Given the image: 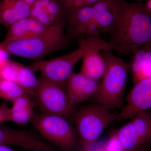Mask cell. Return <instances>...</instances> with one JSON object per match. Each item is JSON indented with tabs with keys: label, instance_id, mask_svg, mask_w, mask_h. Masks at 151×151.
Listing matches in <instances>:
<instances>
[{
	"label": "cell",
	"instance_id": "obj_1",
	"mask_svg": "<svg viewBox=\"0 0 151 151\" xmlns=\"http://www.w3.org/2000/svg\"><path fill=\"white\" fill-rule=\"evenodd\" d=\"M121 10L110 32L113 50L132 52L151 41V14L145 4L121 0Z\"/></svg>",
	"mask_w": 151,
	"mask_h": 151
},
{
	"label": "cell",
	"instance_id": "obj_2",
	"mask_svg": "<svg viewBox=\"0 0 151 151\" xmlns=\"http://www.w3.org/2000/svg\"><path fill=\"white\" fill-rule=\"evenodd\" d=\"M63 16L56 20L43 32L32 37L1 42L9 52L24 58L39 60L53 52L66 48L70 39L64 32Z\"/></svg>",
	"mask_w": 151,
	"mask_h": 151
},
{
	"label": "cell",
	"instance_id": "obj_3",
	"mask_svg": "<svg viewBox=\"0 0 151 151\" xmlns=\"http://www.w3.org/2000/svg\"><path fill=\"white\" fill-rule=\"evenodd\" d=\"M106 63V70L100 81L94 101L112 110L124 108V96L129 73V64L113 53L111 50H101Z\"/></svg>",
	"mask_w": 151,
	"mask_h": 151
},
{
	"label": "cell",
	"instance_id": "obj_4",
	"mask_svg": "<svg viewBox=\"0 0 151 151\" xmlns=\"http://www.w3.org/2000/svg\"><path fill=\"white\" fill-rule=\"evenodd\" d=\"M78 47L68 54L49 60H38L33 63L32 69L39 70L41 76L50 81L63 84L73 73V68L89 49L97 46L111 49L108 42L99 35L82 36L77 38Z\"/></svg>",
	"mask_w": 151,
	"mask_h": 151
},
{
	"label": "cell",
	"instance_id": "obj_5",
	"mask_svg": "<svg viewBox=\"0 0 151 151\" xmlns=\"http://www.w3.org/2000/svg\"><path fill=\"white\" fill-rule=\"evenodd\" d=\"M96 104L79 108L74 113L76 132L83 151H91L104 130L116 121L117 115Z\"/></svg>",
	"mask_w": 151,
	"mask_h": 151
},
{
	"label": "cell",
	"instance_id": "obj_6",
	"mask_svg": "<svg viewBox=\"0 0 151 151\" xmlns=\"http://www.w3.org/2000/svg\"><path fill=\"white\" fill-rule=\"evenodd\" d=\"M31 122L43 137L63 151H72L77 145V133L67 118L42 113Z\"/></svg>",
	"mask_w": 151,
	"mask_h": 151
},
{
	"label": "cell",
	"instance_id": "obj_7",
	"mask_svg": "<svg viewBox=\"0 0 151 151\" xmlns=\"http://www.w3.org/2000/svg\"><path fill=\"white\" fill-rule=\"evenodd\" d=\"M33 94L42 113L67 118L75 111L76 107L70 103L63 84L41 76Z\"/></svg>",
	"mask_w": 151,
	"mask_h": 151
},
{
	"label": "cell",
	"instance_id": "obj_8",
	"mask_svg": "<svg viewBox=\"0 0 151 151\" xmlns=\"http://www.w3.org/2000/svg\"><path fill=\"white\" fill-rule=\"evenodd\" d=\"M121 0H101L92 5L93 19L83 36L111 32L121 10Z\"/></svg>",
	"mask_w": 151,
	"mask_h": 151
},
{
	"label": "cell",
	"instance_id": "obj_9",
	"mask_svg": "<svg viewBox=\"0 0 151 151\" xmlns=\"http://www.w3.org/2000/svg\"><path fill=\"white\" fill-rule=\"evenodd\" d=\"M14 146L33 151H54L29 130L17 129L0 124V146Z\"/></svg>",
	"mask_w": 151,
	"mask_h": 151
},
{
	"label": "cell",
	"instance_id": "obj_10",
	"mask_svg": "<svg viewBox=\"0 0 151 151\" xmlns=\"http://www.w3.org/2000/svg\"><path fill=\"white\" fill-rule=\"evenodd\" d=\"M127 104L117 115L116 121L132 119L142 111L151 108V77L141 80L134 86L127 96Z\"/></svg>",
	"mask_w": 151,
	"mask_h": 151
},
{
	"label": "cell",
	"instance_id": "obj_11",
	"mask_svg": "<svg viewBox=\"0 0 151 151\" xmlns=\"http://www.w3.org/2000/svg\"><path fill=\"white\" fill-rule=\"evenodd\" d=\"M100 81L88 78L81 73L73 72L68 79L66 90L70 103L74 107L94 97Z\"/></svg>",
	"mask_w": 151,
	"mask_h": 151
},
{
	"label": "cell",
	"instance_id": "obj_12",
	"mask_svg": "<svg viewBox=\"0 0 151 151\" xmlns=\"http://www.w3.org/2000/svg\"><path fill=\"white\" fill-rule=\"evenodd\" d=\"M129 64V73L134 84L151 77V41L135 49Z\"/></svg>",
	"mask_w": 151,
	"mask_h": 151
},
{
	"label": "cell",
	"instance_id": "obj_13",
	"mask_svg": "<svg viewBox=\"0 0 151 151\" xmlns=\"http://www.w3.org/2000/svg\"><path fill=\"white\" fill-rule=\"evenodd\" d=\"M48 27L32 17L24 18L14 23L8 28L4 41L7 42L32 37L43 32Z\"/></svg>",
	"mask_w": 151,
	"mask_h": 151
},
{
	"label": "cell",
	"instance_id": "obj_14",
	"mask_svg": "<svg viewBox=\"0 0 151 151\" xmlns=\"http://www.w3.org/2000/svg\"><path fill=\"white\" fill-rule=\"evenodd\" d=\"M31 16V6L24 0H1L0 24L8 28L21 19Z\"/></svg>",
	"mask_w": 151,
	"mask_h": 151
},
{
	"label": "cell",
	"instance_id": "obj_15",
	"mask_svg": "<svg viewBox=\"0 0 151 151\" xmlns=\"http://www.w3.org/2000/svg\"><path fill=\"white\" fill-rule=\"evenodd\" d=\"M99 47H93L85 52L82 58L80 73L88 78L100 81L106 70V63Z\"/></svg>",
	"mask_w": 151,
	"mask_h": 151
},
{
	"label": "cell",
	"instance_id": "obj_16",
	"mask_svg": "<svg viewBox=\"0 0 151 151\" xmlns=\"http://www.w3.org/2000/svg\"><path fill=\"white\" fill-rule=\"evenodd\" d=\"M10 108L9 122L19 125H24L31 122L35 114L32 102L28 95L19 97L12 102Z\"/></svg>",
	"mask_w": 151,
	"mask_h": 151
},
{
	"label": "cell",
	"instance_id": "obj_17",
	"mask_svg": "<svg viewBox=\"0 0 151 151\" xmlns=\"http://www.w3.org/2000/svg\"><path fill=\"white\" fill-rule=\"evenodd\" d=\"M115 131L126 151L147 145L143 144L132 121Z\"/></svg>",
	"mask_w": 151,
	"mask_h": 151
},
{
	"label": "cell",
	"instance_id": "obj_18",
	"mask_svg": "<svg viewBox=\"0 0 151 151\" xmlns=\"http://www.w3.org/2000/svg\"><path fill=\"white\" fill-rule=\"evenodd\" d=\"M141 141L144 145L151 143V112L149 110L138 113L132 118Z\"/></svg>",
	"mask_w": 151,
	"mask_h": 151
},
{
	"label": "cell",
	"instance_id": "obj_19",
	"mask_svg": "<svg viewBox=\"0 0 151 151\" xmlns=\"http://www.w3.org/2000/svg\"><path fill=\"white\" fill-rule=\"evenodd\" d=\"M17 82L29 95L33 94L37 86L38 78H37L31 68L18 63Z\"/></svg>",
	"mask_w": 151,
	"mask_h": 151
},
{
	"label": "cell",
	"instance_id": "obj_20",
	"mask_svg": "<svg viewBox=\"0 0 151 151\" xmlns=\"http://www.w3.org/2000/svg\"><path fill=\"white\" fill-rule=\"evenodd\" d=\"M25 95L28 94L17 82L2 79L0 82V98L13 102Z\"/></svg>",
	"mask_w": 151,
	"mask_h": 151
},
{
	"label": "cell",
	"instance_id": "obj_21",
	"mask_svg": "<svg viewBox=\"0 0 151 151\" xmlns=\"http://www.w3.org/2000/svg\"><path fill=\"white\" fill-rule=\"evenodd\" d=\"M18 65V63L9 60L0 66V77L2 80L17 82Z\"/></svg>",
	"mask_w": 151,
	"mask_h": 151
},
{
	"label": "cell",
	"instance_id": "obj_22",
	"mask_svg": "<svg viewBox=\"0 0 151 151\" xmlns=\"http://www.w3.org/2000/svg\"><path fill=\"white\" fill-rule=\"evenodd\" d=\"M101 0H57L64 13L67 11L91 6Z\"/></svg>",
	"mask_w": 151,
	"mask_h": 151
},
{
	"label": "cell",
	"instance_id": "obj_23",
	"mask_svg": "<svg viewBox=\"0 0 151 151\" xmlns=\"http://www.w3.org/2000/svg\"><path fill=\"white\" fill-rule=\"evenodd\" d=\"M104 151H127L114 131L107 142L103 145Z\"/></svg>",
	"mask_w": 151,
	"mask_h": 151
},
{
	"label": "cell",
	"instance_id": "obj_24",
	"mask_svg": "<svg viewBox=\"0 0 151 151\" xmlns=\"http://www.w3.org/2000/svg\"><path fill=\"white\" fill-rule=\"evenodd\" d=\"M10 108L6 102L0 105V124L9 122Z\"/></svg>",
	"mask_w": 151,
	"mask_h": 151
},
{
	"label": "cell",
	"instance_id": "obj_25",
	"mask_svg": "<svg viewBox=\"0 0 151 151\" xmlns=\"http://www.w3.org/2000/svg\"><path fill=\"white\" fill-rule=\"evenodd\" d=\"M9 53L0 44V66L9 60Z\"/></svg>",
	"mask_w": 151,
	"mask_h": 151
},
{
	"label": "cell",
	"instance_id": "obj_26",
	"mask_svg": "<svg viewBox=\"0 0 151 151\" xmlns=\"http://www.w3.org/2000/svg\"><path fill=\"white\" fill-rule=\"evenodd\" d=\"M148 149V145L142 146L138 148L134 149V150H131L127 151H147Z\"/></svg>",
	"mask_w": 151,
	"mask_h": 151
},
{
	"label": "cell",
	"instance_id": "obj_27",
	"mask_svg": "<svg viewBox=\"0 0 151 151\" xmlns=\"http://www.w3.org/2000/svg\"><path fill=\"white\" fill-rule=\"evenodd\" d=\"M0 151H14L11 148L9 147L8 146H0Z\"/></svg>",
	"mask_w": 151,
	"mask_h": 151
},
{
	"label": "cell",
	"instance_id": "obj_28",
	"mask_svg": "<svg viewBox=\"0 0 151 151\" xmlns=\"http://www.w3.org/2000/svg\"><path fill=\"white\" fill-rule=\"evenodd\" d=\"M146 7L151 14V0H146Z\"/></svg>",
	"mask_w": 151,
	"mask_h": 151
},
{
	"label": "cell",
	"instance_id": "obj_29",
	"mask_svg": "<svg viewBox=\"0 0 151 151\" xmlns=\"http://www.w3.org/2000/svg\"><path fill=\"white\" fill-rule=\"evenodd\" d=\"M25 2L27 3L30 6H32L37 0H24Z\"/></svg>",
	"mask_w": 151,
	"mask_h": 151
},
{
	"label": "cell",
	"instance_id": "obj_30",
	"mask_svg": "<svg viewBox=\"0 0 151 151\" xmlns=\"http://www.w3.org/2000/svg\"><path fill=\"white\" fill-rule=\"evenodd\" d=\"M104 151V149H103V145H101L99 147H97L96 149H93L92 151Z\"/></svg>",
	"mask_w": 151,
	"mask_h": 151
},
{
	"label": "cell",
	"instance_id": "obj_31",
	"mask_svg": "<svg viewBox=\"0 0 151 151\" xmlns=\"http://www.w3.org/2000/svg\"><path fill=\"white\" fill-rule=\"evenodd\" d=\"M1 77H0V82H1Z\"/></svg>",
	"mask_w": 151,
	"mask_h": 151
},
{
	"label": "cell",
	"instance_id": "obj_32",
	"mask_svg": "<svg viewBox=\"0 0 151 151\" xmlns=\"http://www.w3.org/2000/svg\"><path fill=\"white\" fill-rule=\"evenodd\" d=\"M137 1H142V0H137Z\"/></svg>",
	"mask_w": 151,
	"mask_h": 151
},
{
	"label": "cell",
	"instance_id": "obj_33",
	"mask_svg": "<svg viewBox=\"0 0 151 151\" xmlns=\"http://www.w3.org/2000/svg\"><path fill=\"white\" fill-rule=\"evenodd\" d=\"M147 151H148L147 150Z\"/></svg>",
	"mask_w": 151,
	"mask_h": 151
}]
</instances>
